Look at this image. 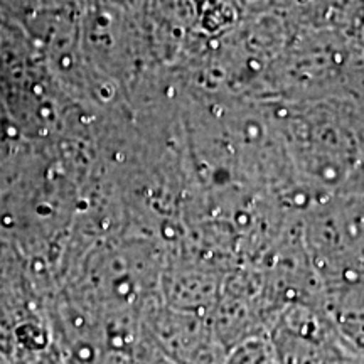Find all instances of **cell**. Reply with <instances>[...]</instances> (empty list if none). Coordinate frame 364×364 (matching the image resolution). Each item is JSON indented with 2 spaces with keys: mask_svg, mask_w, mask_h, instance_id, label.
<instances>
[{
  "mask_svg": "<svg viewBox=\"0 0 364 364\" xmlns=\"http://www.w3.org/2000/svg\"><path fill=\"white\" fill-rule=\"evenodd\" d=\"M223 364H282L270 334L255 336L236 344Z\"/></svg>",
  "mask_w": 364,
  "mask_h": 364,
  "instance_id": "3957f363",
  "label": "cell"
},
{
  "mask_svg": "<svg viewBox=\"0 0 364 364\" xmlns=\"http://www.w3.org/2000/svg\"><path fill=\"white\" fill-rule=\"evenodd\" d=\"M300 230L324 290L364 272V194H332L321 199L307 209Z\"/></svg>",
  "mask_w": 364,
  "mask_h": 364,
  "instance_id": "7a4b0ae2",
  "label": "cell"
},
{
  "mask_svg": "<svg viewBox=\"0 0 364 364\" xmlns=\"http://www.w3.org/2000/svg\"><path fill=\"white\" fill-rule=\"evenodd\" d=\"M279 118L295 166L314 188L326 193L341 186L364 161V132L346 110L311 105Z\"/></svg>",
  "mask_w": 364,
  "mask_h": 364,
  "instance_id": "6da1fadb",
  "label": "cell"
}]
</instances>
